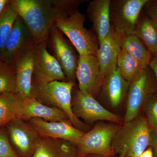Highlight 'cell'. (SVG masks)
Listing matches in <instances>:
<instances>
[{"instance_id": "ffe728a7", "label": "cell", "mask_w": 157, "mask_h": 157, "mask_svg": "<svg viewBox=\"0 0 157 157\" xmlns=\"http://www.w3.org/2000/svg\"><path fill=\"white\" fill-rule=\"evenodd\" d=\"M24 99L17 93L0 94V128L15 118L24 120Z\"/></svg>"}, {"instance_id": "9c48e42d", "label": "cell", "mask_w": 157, "mask_h": 157, "mask_svg": "<svg viewBox=\"0 0 157 157\" xmlns=\"http://www.w3.org/2000/svg\"><path fill=\"white\" fill-rule=\"evenodd\" d=\"M72 110L76 117L90 123L105 120L120 123L121 118L104 108L94 96L79 90L75 91L72 100Z\"/></svg>"}, {"instance_id": "f1b7e54d", "label": "cell", "mask_w": 157, "mask_h": 157, "mask_svg": "<svg viewBox=\"0 0 157 157\" xmlns=\"http://www.w3.org/2000/svg\"><path fill=\"white\" fill-rule=\"evenodd\" d=\"M150 146L153 149L154 157H157V133L154 131L151 132Z\"/></svg>"}, {"instance_id": "8992f818", "label": "cell", "mask_w": 157, "mask_h": 157, "mask_svg": "<svg viewBox=\"0 0 157 157\" xmlns=\"http://www.w3.org/2000/svg\"><path fill=\"white\" fill-rule=\"evenodd\" d=\"M120 126L104 123L98 124L85 133L77 146L80 154H94L109 156L113 155V139Z\"/></svg>"}, {"instance_id": "e575fe53", "label": "cell", "mask_w": 157, "mask_h": 157, "mask_svg": "<svg viewBox=\"0 0 157 157\" xmlns=\"http://www.w3.org/2000/svg\"><path fill=\"white\" fill-rule=\"evenodd\" d=\"M0 61H1V60H0Z\"/></svg>"}, {"instance_id": "e0dca14e", "label": "cell", "mask_w": 157, "mask_h": 157, "mask_svg": "<svg viewBox=\"0 0 157 157\" xmlns=\"http://www.w3.org/2000/svg\"><path fill=\"white\" fill-rule=\"evenodd\" d=\"M109 0H95L91 2L88 13L97 35L99 44L103 42L111 30Z\"/></svg>"}, {"instance_id": "ac0fdd59", "label": "cell", "mask_w": 157, "mask_h": 157, "mask_svg": "<svg viewBox=\"0 0 157 157\" xmlns=\"http://www.w3.org/2000/svg\"><path fill=\"white\" fill-rule=\"evenodd\" d=\"M24 120L27 121L33 118H39L49 122L70 121L67 115L61 109L45 105L33 97L24 99Z\"/></svg>"}, {"instance_id": "83f0119b", "label": "cell", "mask_w": 157, "mask_h": 157, "mask_svg": "<svg viewBox=\"0 0 157 157\" xmlns=\"http://www.w3.org/2000/svg\"><path fill=\"white\" fill-rule=\"evenodd\" d=\"M147 11L149 18L157 25V3L147 6Z\"/></svg>"}, {"instance_id": "9a60e30c", "label": "cell", "mask_w": 157, "mask_h": 157, "mask_svg": "<svg viewBox=\"0 0 157 157\" xmlns=\"http://www.w3.org/2000/svg\"><path fill=\"white\" fill-rule=\"evenodd\" d=\"M34 43L28 29L18 15L6 42L2 61L13 66L20 54Z\"/></svg>"}, {"instance_id": "5bb4252c", "label": "cell", "mask_w": 157, "mask_h": 157, "mask_svg": "<svg viewBox=\"0 0 157 157\" xmlns=\"http://www.w3.org/2000/svg\"><path fill=\"white\" fill-rule=\"evenodd\" d=\"M34 44L23 51L13 64L16 73V93L23 99L31 97L34 72Z\"/></svg>"}, {"instance_id": "3957f363", "label": "cell", "mask_w": 157, "mask_h": 157, "mask_svg": "<svg viewBox=\"0 0 157 157\" xmlns=\"http://www.w3.org/2000/svg\"><path fill=\"white\" fill-rule=\"evenodd\" d=\"M74 85L75 82L61 81H54L42 85L32 84L31 97L45 105L61 109L74 127L80 130H85L86 125L76 117L72 110V92Z\"/></svg>"}, {"instance_id": "4fadbf2b", "label": "cell", "mask_w": 157, "mask_h": 157, "mask_svg": "<svg viewBox=\"0 0 157 157\" xmlns=\"http://www.w3.org/2000/svg\"><path fill=\"white\" fill-rule=\"evenodd\" d=\"M27 122L41 137L64 139L76 146L85 134L74 127L70 121L49 122L39 118H33Z\"/></svg>"}, {"instance_id": "7c38bea8", "label": "cell", "mask_w": 157, "mask_h": 157, "mask_svg": "<svg viewBox=\"0 0 157 157\" xmlns=\"http://www.w3.org/2000/svg\"><path fill=\"white\" fill-rule=\"evenodd\" d=\"M76 78L80 90L94 97L98 94L101 89L104 78L97 56L92 55L78 56Z\"/></svg>"}, {"instance_id": "ba28073f", "label": "cell", "mask_w": 157, "mask_h": 157, "mask_svg": "<svg viewBox=\"0 0 157 157\" xmlns=\"http://www.w3.org/2000/svg\"><path fill=\"white\" fill-rule=\"evenodd\" d=\"M47 46L60 65L68 81L75 82L78 56L55 25L49 31Z\"/></svg>"}, {"instance_id": "d4e9b609", "label": "cell", "mask_w": 157, "mask_h": 157, "mask_svg": "<svg viewBox=\"0 0 157 157\" xmlns=\"http://www.w3.org/2000/svg\"><path fill=\"white\" fill-rule=\"evenodd\" d=\"M16 73L14 67L0 61V94L16 93Z\"/></svg>"}, {"instance_id": "836d02e7", "label": "cell", "mask_w": 157, "mask_h": 157, "mask_svg": "<svg viewBox=\"0 0 157 157\" xmlns=\"http://www.w3.org/2000/svg\"><path fill=\"white\" fill-rule=\"evenodd\" d=\"M120 157H125L124 156V155H120Z\"/></svg>"}, {"instance_id": "cb8c5ba5", "label": "cell", "mask_w": 157, "mask_h": 157, "mask_svg": "<svg viewBox=\"0 0 157 157\" xmlns=\"http://www.w3.org/2000/svg\"><path fill=\"white\" fill-rule=\"evenodd\" d=\"M18 16L11 1L0 16V60L2 59L6 42Z\"/></svg>"}, {"instance_id": "f546056e", "label": "cell", "mask_w": 157, "mask_h": 157, "mask_svg": "<svg viewBox=\"0 0 157 157\" xmlns=\"http://www.w3.org/2000/svg\"><path fill=\"white\" fill-rule=\"evenodd\" d=\"M149 67L154 73L155 76L157 78V59L154 58L152 59Z\"/></svg>"}, {"instance_id": "8fae6325", "label": "cell", "mask_w": 157, "mask_h": 157, "mask_svg": "<svg viewBox=\"0 0 157 157\" xmlns=\"http://www.w3.org/2000/svg\"><path fill=\"white\" fill-rule=\"evenodd\" d=\"M13 148L24 156L33 157L41 136L28 123L21 118H15L5 126Z\"/></svg>"}, {"instance_id": "44dd1931", "label": "cell", "mask_w": 157, "mask_h": 157, "mask_svg": "<svg viewBox=\"0 0 157 157\" xmlns=\"http://www.w3.org/2000/svg\"><path fill=\"white\" fill-rule=\"evenodd\" d=\"M120 44L121 47L135 59L144 69L149 67L152 59V54L137 35L134 34L121 37Z\"/></svg>"}, {"instance_id": "5b68a950", "label": "cell", "mask_w": 157, "mask_h": 157, "mask_svg": "<svg viewBox=\"0 0 157 157\" xmlns=\"http://www.w3.org/2000/svg\"><path fill=\"white\" fill-rule=\"evenodd\" d=\"M32 84L42 85L54 81H68L58 62L48 51L47 42L35 43Z\"/></svg>"}, {"instance_id": "d6a6232c", "label": "cell", "mask_w": 157, "mask_h": 157, "mask_svg": "<svg viewBox=\"0 0 157 157\" xmlns=\"http://www.w3.org/2000/svg\"><path fill=\"white\" fill-rule=\"evenodd\" d=\"M92 157H105L104 156H103L101 155H95L94 156H93Z\"/></svg>"}, {"instance_id": "d6986e66", "label": "cell", "mask_w": 157, "mask_h": 157, "mask_svg": "<svg viewBox=\"0 0 157 157\" xmlns=\"http://www.w3.org/2000/svg\"><path fill=\"white\" fill-rule=\"evenodd\" d=\"M130 83L122 77L117 67L104 78L101 88L104 96L113 107L122 101Z\"/></svg>"}, {"instance_id": "4dcf8cb0", "label": "cell", "mask_w": 157, "mask_h": 157, "mask_svg": "<svg viewBox=\"0 0 157 157\" xmlns=\"http://www.w3.org/2000/svg\"><path fill=\"white\" fill-rule=\"evenodd\" d=\"M11 2V1L9 0H0V16Z\"/></svg>"}, {"instance_id": "7a4b0ae2", "label": "cell", "mask_w": 157, "mask_h": 157, "mask_svg": "<svg viewBox=\"0 0 157 157\" xmlns=\"http://www.w3.org/2000/svg\"><path fill=\"white\" fill-rule=\"evenodd\" d=\"M151 132L148 122L143 118L125 122L113 139L114 152L125 157H139L150 145Z\"/></svg>"}, {"instance_id": "6da1fadb", "label": "cell", "mask_w": 157, "mask_h": 157, "mask_svg": "<svg viewBox=\"0 0 157 157\" xmlns=\"http://www.w3.org/2000/svg\"><path fill=\"white\" fill-rule=\"evenodd\" d=\"M81 2L67 0L12 1L35 43L47 42L49 31L56 19L77 9Z\"/></svg>"}, {"instance_id": "1f68e13d", "label": "cell", "mask_w": 157, "mask_h": 157, "mask_svg": "<svg viewBox=\"0 0 157 157\" xmlns=\"http://www.w3.org/2000/svg\"><path fill=\"white\" fill-rule=\"evenodd\" d=\"M138 157H153L152 149L149 148L148 149L146 150Z\"/></svg>"}, {"instance_id": "52a82bcc", "label": "cell", "mask_w": 157, "mask_h": 157, "mask_svg": "<svg viewBox=\"0 0 157 157\" xmlns=\"http://www.w3.org/2000/svg\"><path fill=\"white\" fill-rule=\"evenodd\" d=\"M148 0H123L116 1L112 5L114 31L120 37L135 34L138 17Z\"/></svg>"}, {"instance_id": "30bf717a", "label": "cell", "mask_w": 157, "mask_h": 157, "mask_svg": "<svg viewBox=\"0 0 157 157\" xmlns=\"http://www.w3.org/2000/svg\"><path fill=\"white\" fill-rule=\"evenodd\" d=\"M148 67L143 69L129 85L124 123L137 118L140 109L151 97L153 85Z\"/></svg>"}, {"instance_id": "277c9868", "label": "cell", "mask_w": 157, "mask_h": 157, "mask_svg": "<svg viewBox=\"0 0 157 157\" xmlns=\"http://www.w3.org/2000/svg\"><path fill=\"white\" fill-rule=\"evenodd\" d=\"M85 17L77 9L56 19L55 25L67 36L79 55L97 56L99 44L90 31L85 28Z\"/></svg>"}, {"instance_id": "484cf974", "label": "cell", "mask_w": 157, "mask_h": 157, "mask_svg": "<svg viewBox=\"0 0 157 157\" xmlns=\"http://www.w3.org/2000/svg\"><path fill=\"white\" fill-rule=\"evenodd\" d=\"M0 157H21L11 145L5 126L0 128Z\"/></svg>"}, {"instance_id": "4316f807", "label": "cell", "mask_w": 157, "mask_h": 157, "mask_svg": "<svg viewBox=\"0 0 157 157\" xmlns=\"http://www.w3.org/2000/svg\"><path fill=\"white\" fill-rule=\"evenodd\" d=\"M144 108L149 124L157 133V97L151 96L149 98Z\"/></svg>"}, {"instance_id": "d590c367", "label": "cell", "mask_w": 157, "mask_h": 157, "mask_svg": "<svg viewBox=\"0 0 157 157\" xmlns=\"http://www.w3.org/2000/svg\"></svg>"}, {"instance_id": "603a6c76", "label": "cell", "mask_w": 157, "mask_h": 157, "mask_svg": "<svg viewBox=\"0 0 157 157\" xmlns=\"http://www.w3.org/2000/svg\"><path fill=\"white\" fill-rule=\"evenodd\" d=\"M117 67L122 77L129 83L144 69L135 59L121 47L118 56Z\"/></svg>"}, {"instance_id": "2e32d148", "label": "cell", "mask_w": 157, "mask_h": 157, "mask_svg": "<svg viewBox=\"0 0 157 157\" xmlns=\"http://www.w3.org/2000/svg\"><path fill=\"white\" fill-rule=\"evenodd\" d=\"M120 38L112 27L109 35L99 45L97 56L104 78L117 68L118 56L121 49Z\"/></svg>"}, {"instance_id": "7402d4cb", "label": "cell", "mask_w": 157, "mask_h": 157, "mask_svg": "<svg viewBox=\"0 0 157 157\" xmlns=\"http://www.w3.org/2000/svg\"><path fill=\"white\" fill-rule=\"evenodd\" d=\"M135 34L139 37L154 58H157V25L149 17L137 22Z\"/></svg>"}]
</instances>
